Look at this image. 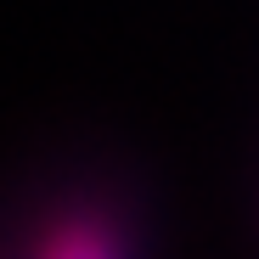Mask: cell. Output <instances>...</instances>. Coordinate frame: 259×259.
<instances>
[{
	"label": "cell",
	"instance_id": "obj_1",
	"mask_svg": "<svg viewBox=\"0 0 259 259\" xmlns=\"http://www.w3.org/2000/svg\"><path fill=\"white\" fill-rule=\"evenodd\" d=\"M39 259H124V253H118V242L102 220H68V226L51 231Z\"/></svg>",
	"mask_w": 259,
	"mask_h": 259
}]
</instances>
